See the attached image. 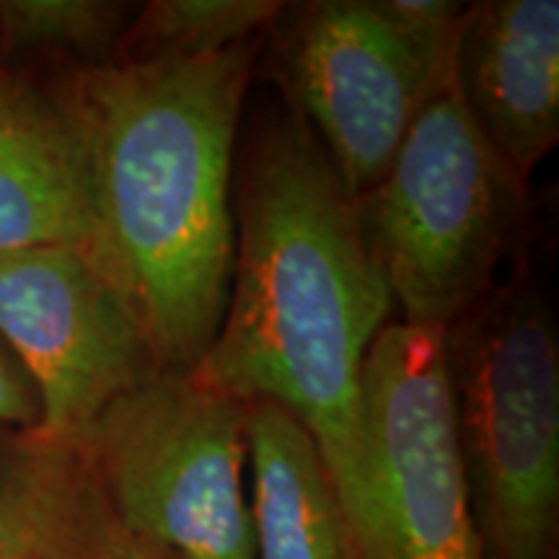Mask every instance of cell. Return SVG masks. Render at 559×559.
Wrapping results in <instances>:
<instances>
[{
    "label": "cell",
    "instance_id": "cell-1",
    "mask_svg": "<svg viewBox=\"0 0 559 559\" xmlns=\"http://www.w3.org/2000/svg\"><path fill=\"white\" fill-rule=\"evenodd\" d=\"M236 257L218 334L190 373L243 404L275 402L324 459L355 555L376 542L362 370L394 296L358 198L296 109L257 124L234 171Z\"/></svg>",
    "mask_w": 559,
    "mask_h": 559
},
{
    "label": "cell",
    "instance_id": "cell-2",
    "mask_svg": "<svg viewBox=\"0 0 559 559\" xmlns=\"http://www.w3.org/2000/svg\"><path fill=\"white\" fill-rule=\"evenodd\" d=\"M262 41L194 60L79 68L60 81L88 148L96 257L166 373L198 366L226 311L236 143Z\"/></svg>",
    "mask_w": 559,
    "mask_h": 559
},
{
    "label": "cell",
    "instance_id": "cell-3",
    "mask_svg": "<svg viewBox=\"0 0 559 559\" xmlns=\"http://www.w3.org/2000/svg\"><path fill=\"white\" fill-rule=\"evenodd\" d=\"M453 423L485 559H557L559 345L526 277L443 332Z\"/></svg>",
    "mask_w": 559,
    "mask_h": 559
},
{
    "label": "cell",
    "instance_id": "cell-4",
    "mask_svg": "<svg viewBox=\"0 0 559 559\" xmlns=\"http://www.w3.org/2000/svg\"><path fill=\"white\" fill-rule=\"evenodd\" d=\"M526 202L461 104L451 55L383 179L358 198L402 324L445 332L498 288Z\"/></svg>",
    "mask_w": 559,
    "mask_h": 559
},
{
    "label": "cell",
    "instance_id": "cell-5",
    "mask_svg": "<svg viewBox=\"0 0 559 559\" xmlns=\"http://www.w3.org/2000/svg\"><path fill=\"white\" fill-rule=\"evenodd\" d=\"M83 443L122 526L158 559H254L247 404L160 370L102 412Z\"/></svg>",
    "mask_w": 559,
    "mask_h": 559
},
{
    "label": "cell",
    "instance_id": "cell-6",
    "mask_svg": "<svg viewBox=\"0 0 559 559\" xmlns=\"http://www.w3.org/2000/svg\"><path fill=\"white\" fill-rule=\"evenodd\" d=\"M362 407L370 559H485L461 464L443 332L389 321L368 349Z\"/></svg>",
    "mask_w": 559,
    "mask_h": 559
},
{
    "label": "cell",
    "instance_id": "cell-7",
    "mask_svg": "<svg viewBox=\"0 0 559 559\" xmlns=\"http://www.w3.org/2000/svg\"><path fill=\"white\" fill-rule=\"evenodd\" d=\"M0 340L37 389L39 430L81 443L111 402L160 373L128 293L86 247L0 257Z\"/></svg>",
    "mask_w": 559,
    "mask_h": 559
},
{
    "label": "cell",
    "instance_id": "cell-8",
    "mask_svg": "<svg viewBox=\"0 0 559 559\" xmlns=\"http://www.w3.org/2000/svg\"><path fill=\"white\" fill-rule=\"evenodd\" d=\"M451 55L407 37L376 0L300 5L283 41L285 88L355 198L383 179Z\"/></svg>",
    "mask_w": 559,
    "mask_h": 559
},
{
    "label": "cell",
    "instance_id": "cell-9",
    "mask_svg": "<svg viewBox=\"0 0 559 559\" xmlns=\"http://www.w3.org/2000/svg\"><path fill=\"white\" fill-rule=\"evenodd\" d=\"M453 81L474 128L528 190L559 140L557 0L466 5L453 45Z\"/></svg>",
    "mask_w": 559,
    "mask_h": 559
},
{
    "label": "cell",
    "instance_id": "cell-10",
    "mask_svg": "<svg viewBox=\"0 0 559 559\" xmlns=\"http://www.w3.org/2000/svg\"><path fill=\"white\" fill-rule=\"evenodd\" d=\"M34 247L99 251L88 148L60 83L0 70V257Z\"/></svg>",
    "mask_w": 559,
    "mask_h": 559
},
{
    "label": "cell",
    "instance_id": "cell-11",
    "mask_svg": "<svg viewBox=\"0 0 559 559\" xmlns=\"http://www.w3.org/2000/svg\"><path fill=\"white\" fill-rule=\"evenodd\" d=\"M0 559H158L130 536L88 445L0 428Z\"/></svg>",
    "mask_w": 559,
    "mask_h": 559
},
{
    "label": "cell",
    "instance_id": "cell-12",
    "mask_svg": "<svg viewBox=\"0 0 559 559\" xmlns=\"http://www.w3.org/2000/svg\"><path fill=\"white\" fill-rule=\"evenodd\" d=\"M254 559H358L311 432L275 402L247 404Z\"/></svg>",
    "mask_w": 559,
    "mask_h": 559
},
{
    "label": "cell",
    "instance_id": "cell-13",
    "mask_svg": "<svg viewBox=\"0 0 559 559\" xmlns=\"http://www.w3.org/2000/svg\"><path fill=\"white\" fill-rule=\"evenodd\" d=\"M285 3L277 0H153L135 11L115 62H177L267 37Z\"/></svg>",
    "mask_w": 559,
    "mask_h": 559
},
{
    "label": "cell",
    "instance_id": "cell-14",
    "mask_svg": "<svg viewBox=\"0 0 559 559\" xmlns=\"http://www.w3.org/2000/svg\"><path fill=\"white\" fill-rule=\"evenodd\" d=\"M135 5L111 0H5L0 47L11 55H66L81 68L115 62Z\"/></svg>",
    "mask_w": 559,
    "mask_h": 559
},
{
    "label": "cell",
    "instance_id": "cell-15",
    "mask_svg": "<svg viewBox=\"0 0 559 559\" xmlns=\"http://www.w3.org/2000/svg\"><path fill=\"white\" fill-rule=\"evenodd\" d=\"M376 5L407 37L438 52L451 50L466 11L456 0H376Z\"/></svg>",
    "mask_w": 559,
    "mask_h": 559
},
{
    "label": "cell",
    "instance_id": "cell-16",
    "mask_svg": "<svg viewBox=\"0 0 559 559\" xmlns=\"http://www.w3.org/2000/svg\"><path fill=\"white\" fill-rule=\"evenodd\" d=\"M39 419L37 389L0 340V428H39Z\"/></svg>",
    "mask_w": 559,
    "mask_h": 559
}]
</instances>
